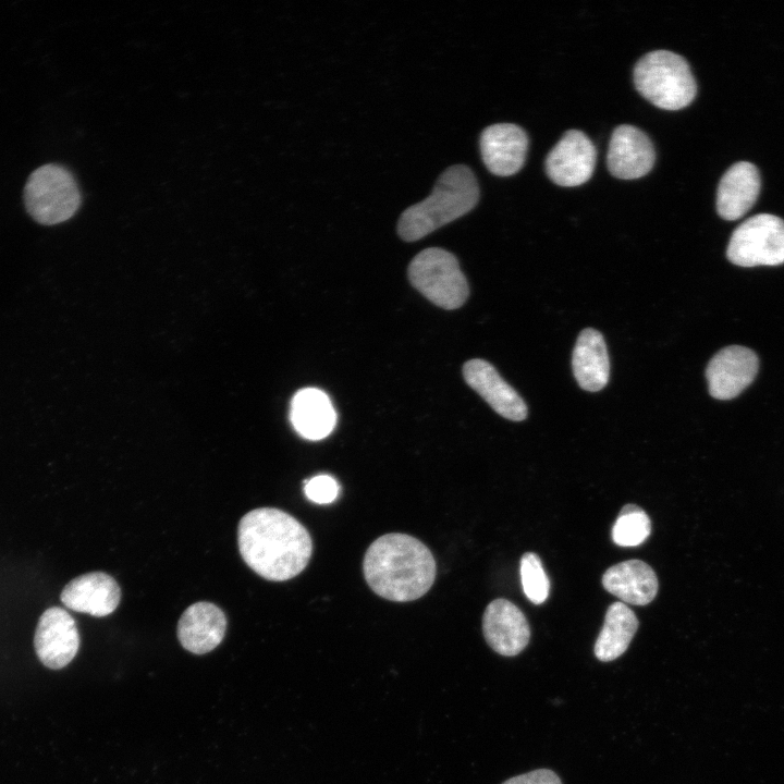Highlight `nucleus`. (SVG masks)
Returning a JSON list of instances; mask_svg holds the SVG:
<instances>
[{
    "label": "nucleus",
    "instance_id": "4be33fe9",
    "mask_svg": "<svg viewBox=\"0 0 784 784\" xmlns=\"http://www.w3.org/2000/svg\"><path fill=\"white\" fill-rule=\"evenodd\" d=\"M651 522L646 512L635 504L625 505L612 528V539L621 547L641 544L650 535Z\"/></svg>",
    "mask_w": 784,
    "mask_h": 784
},
{
    "label": "nucleus",
    "instance_id": "a211bd4d",
    "mask_svg": "<svg viewBox=\"0 0 784 784\" xmlns=\"http://www.w3.org/2000/svg\"><path fill=\"white\" fill-rule=\"evenodd\" d=\"M602 585L610 593L634 605L650 603L659 586L654 571L640 560H628L611 566L602 576Z\"/></svg>",
    "mask_w": 784,
    "mask_h": 784
},
{
    "label": "nucleus",
    "instance_id": "f257e3e1",
    "mask_svg": "<svg viewBox=\"0 0 784 784\" xmlns=\"http://www.w3.org/2000/svg\"><path fill=\"white\" fill-rule=\"evenodd\" d=\"M237 542L244 562L272 581L298 575L313 553L307 529L292 515L273 507L245 514L238 523Z\"/></svg>",
    "mask_w": 784,
    "mask_h": 784
},
{
    "label": "nucleus",
    "instance_id": "5701e85b",
    "mask_svg": "<svg viewBox=\"0 0 784 784\" xmlns=\"http://www.w3.org/2000/svg\"><path fill=\"white\" fill-rule=\"evenodd\" d=\"M520 578L524 593L535 604L544 602L549 596L550 583L540 558L526 552L520 559Z\"/></svg>",
    "mask_w": 784,
    "mask_h": 784
},
{
    "label": "nucleus",
    "instance_id": "39448f33",
    "mask_svg": "<svg viewBox=\"0 0 784 784\" xmlns=\"http://www.w3.org/2000/svg\"><path fill=\"white\" fill-rule=\"evenodd\" d=\"M81 199L73 174L59 164L48 163L37 168L24 187L26 211L44 225L59 224L72 218Z\"/></svg>",
    "mask_w": 784,
    "mask_h": 784
},
{
    "label": "nucleus",
    "instance_id": "20e7f679",
    "mask_svg": "<svg viewBox=\"0 0 784 784\" xmlns=\"http://www.w3.org/2000/svg\"><path fill=\"white\" fill-rule=\"evenodd\" d=\"M634 83L649 102L664 110H679L695 98L697 85L686 60L667 50L645 54L635 65Z\"/></svg>",
    "mask_w": 784,
    "mask_h": 784
},
{
    "label": "nucleus",
    "instance_id": "393cba45",
    "mask_svg": "<svg viewBox=\"0 0 784 784\" xmlns=\"http://www.w3.org/2000/svg\"><path fill=\"white\" fill-rule=\"evenodd\" d=\"M502 784H562L560 777L549 769H538L509 779Z\"/></svg>",
    "mask_w": 784,
    "mask_h": 784
},
{
    "label": "nucleus",
    "instance_id": "0eeeda50",
    "mask_svg": "<svg viewBox=\"0 0 784 784\" xmlns=\"http://www.w3.org/2000/svg\"><path fill=\"white\" fill-rule=\"evenodd\" d=\"M726 256L740 267L784 264V220L770 213L748 218L733 231Z\"/></svg>",
    "mask_w": 784,
    "mask_h": 784
},
{
    "label": "nucleus",
    "instance_id": "b1692460",
    "mask_svg": "<svg viewBox=\"0 0 784 784\" xmlns=\"http://www.w3.org/2000/svg\"><path fill=\"white\" fill-rule=\"evenodd\" d=\"M304 491L310 501L318 504H327L335 500L340 488L333 477L319 475L305 482Z\"/></svg>",
    "mask_w": 784,
    "mask_h": 784
},
{
    "label": "nucleus",
    "instance_id": "423d86ee",
    "mask_svg": "<svg viewBox=\"0 0 784 784\" xmlns=\"http://www.w3.org/2000/svg\"><path fill=\"white\" fill-rule=\"evenodd\" d=\"M407 273L412 285L443 309L460 308L469 295L467 280L456 257L445 249L421 250L412 259Z\"/></svg>",
    "mask_w": 784,
    "mask_h": 784
},
{
    "label": "nucleus",
    "instance_id": "1a4fd4ad",
    "mask_svg": "<svg viewBox=\"0 0 784 784\" xmlns=\"http://www.w3.org/2000/svg\"><path fill=\"white\" fill-rule=\"evenodd\" d=\"M597 151L589 137L578 130L564 133L546 159L549 179L560 186H578L592 175Z\"/></svg>",
    "mask_w": 784,
    "mask_h": 784
},
{
    "label": "nucleus",
    "instance_id": "2eb2a0df",
    "mask_svg": "<svg viewBox=\"0 0 784 784\" xmlns=\"http://www.w3.org/2000/svg\"><path fill=\"white\" fill-rule=\"evenodd\" d=\"M60 598L70 610L102 617L118 608L121 589L110 575L93 572L72 579L63 588Z\"/></svg>",
    "mask_w": 784,
    "mask_h": 784
},
{
    "label": "nucleus",
    "instance_id": "412c9836",
    "mask_svg": "<svg viewBox=\"0 0 784 784\" xmlns=\"http://www.w3.org/2000/svg\"><path fill=\"white\" fill-rule=\"evenodd\" d=\"M638 628L635 613L623 602L612 603L595 644V654L602 662L613 661L628 648Z\"/></svg>",
    "mask_w": 784,
    "mask_h": 784
},
{
    "label": "nucleus",
    "instance_id": "aec40b11",
    "mask_svg": "<svg viewBox=\"0 0 784 784\" xmlns=\"http://www.w3.org/2000/svg\"><path fill=\"white\" fill-rule=\"evenodd\" d=\"M291 422L305 439L321 440L331 433L336 414L328 395L321 390H299L291 403Z\"/></svg>",
    "mask_w": 784,
    "mask_h": 784
},
{
    "label": "nucleus",
    "instance_id": "dca6fc26",
    "mask_svg": "<svg viewBox=\"0 0 784 784\" xmlns=\"http://www.w3.org/2000/svg\"><path fill=\"white\" fill-rule=\"evenodd\" d=\"M226 630L223 611L211 602H196L188 607L177 623V638L184 649L205 654L217 648Z\"/></svg>",
    "mask_w": 784,
    "mask_h": 784
},
{
    "label": "nucleus",
    "instance_id": "f03ea898",
    "mask_svg": "<svg viewBox=\"0 0 784 784\" xmlns=\"http://www.w3.org/2000/svg\"><path fill=\"white\" fill-rule=\"evenodd\" d=\"M364 576L371 590L395 602L422 597L436 578L431 551L418 539L400 532L376 539L363 562Z\"/></svg>",
    "mask_w": 784,
    "mask_h": 784
},
{
    "label": "nucleus",
    "instance_id": "9d476101",
    "mask_svg": "<svg viewBox=\"0 0 784 784\" xmlns=\"http://www.w3.org/2000/svg\"><path fill=\"white\" fill-rule=\"evenodd\" d=\"M758 365V356L748 347L732 345L722 348L711 358L706 370L709 393L718 400L734 399L754 381Z\"/></svg>",
    "mask_w": 784,
    "mask_h": 784
},
{
    "label": "nucleus",
    "instance_id": "6ab92c4d",
    "mask_svg": "<svg viewBox=\"0 0 784 784\" xmlns=\"http://www.w3.org/2000/svg\"><path fill=\"white\" fill-rule=\"evenodd\" d=\"M572 367L579 387L597 392L605 387L610 376V362L602 334L591 328L583 330L576 341Z\"/></svg>",
    "mask_w": 784,
    "mask_h": 784
},
{
    "label": "nucleus",
    "instance_id": "4468645a",
    "mask_svg": "<svg viewBox=\"0 0 784 784\" xmlns=\"http://www.w3.org/2000/svg\"><path fill=\"white\" fill-rule=\"evenodd\" d=\"M527 148V134L516 124H493L480 135L482 160L495 175L509 176L518 172L525 162Z\"/></svg>",
    "mask_w": 784,
    "mask_h": 784
},
{
    "label": "nucleus",
    "instance_id": "7ed1b4c3",
    "mask_svg": "<svg viewBox=\"0 0 784 784\" xmlns=\"http://www.w3.org/2000/svg\"><path fill=\"white\" fill-rule=\"evenodd\" d=\"M479 187L464 164L449 167L437 180L431 194L403 211L399 236L414 242L469 212L478 203Z\"/></svg>",
    "mask_w": 784,
    "mask_h": 784
},
{
    "label": "nucleus",
    "instance_id": "ddd939ff",
    "mask_svg": "<svg viewBox=\"0 0 784 784\" xmlns=\"http://www.w3.org/2000/svg\"><path fill=\"white\" fill-rule=\"evenodd\" d=\"M466 383L502 417L520 421L527 416V406L518 393L502 379L487 360L474 358L463 366Z\"/></svg>",
    "mask_w": 784,
    "mask_h": 784
},
{
    "label": "nucleus",
    "instance_id": "f3484780",
    "mask_svg": "<svg viewBox=\"0 0 784 784\" xmlns=\"http://www.w3.org/2000/svg\"><path fill=\"white\" fill-rule=\"evenodd\" d=\"M760 174L755 164L740 161L723 174L716 193V210L725 220H736L755 205L760 192Z\"/></svg>",
    "mask_w": 784,
    "mask_h": 784
},
{
    "label": "nucleus",
    "instance_id": "f8f14e48",
    "mask_svg": "<svg viewBox=\"0 0 784 784\" xmlns=\"http://www.w3.org/2000/svg\"><path fill=\"white\" fill-rule=\"evenodd\" d=\"M654 149L650 138L639 128L622 124L611 136L608 150V169L621 180L646 175L654 163Z\"/></svg>",
    "mask_w": 784,
    "mask_h": 784
},
{
    "label": "nucleus",
    "instance_id": "9b49d317",
    "mask_svg": "<svg viewBox=\"0 0 784 784\" xmlns=\"http://www.w3.org/2000/svg\"><path fill=\"white\" fill-rule=\"evenodd\" d=\"M487 644L499 654L513 657L529 642L530 628L524 613L506 599L491 601L482 616Z\"/></svg>",
    "mask_w": 784,
    "mask_h": 784
},
{
    "label": "nucleus",
    "instance_id": "6e6552de",
    "mask_svg": "<svg viewBox=\"0 0 784 784\" xmlns=\"http://www.w3.org/2000/svg\"><path fill=\"white\" fill-rule=\"evenodd\" d=\"M34 647L40 662L49 669H62L74 659L79 648V635L66 610L52 607L41 614Z\"/></svg>",
    "mask_w": 784,
    "mask_h": 784
}]
</instances>
